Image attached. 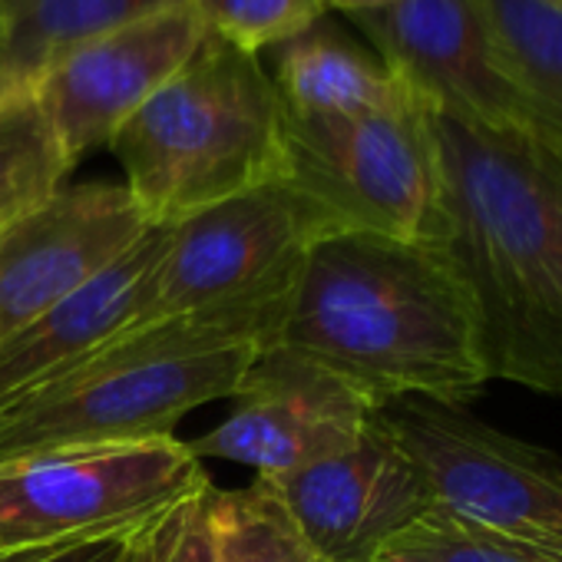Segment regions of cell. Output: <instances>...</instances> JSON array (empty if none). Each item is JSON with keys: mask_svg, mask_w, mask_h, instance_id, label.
Wrapping results in <instances>:
<instances>
[{"mask_svg": "<svg viewBox=\"0 0 562 562\" xmlns=\"http://www.w3.org/2000/svg\"><path fill=\"white\" fill-rule=\"evenodd\" d=\"M281 345L378 407H463L490 384L473 302L447 251L374 232H335L305 261Z\"/></svg>", "mask_w": 562, "mask_h": 562, "instance_id": "cell-1", "label": "cell"}, {"mask_svg": "<svg viewBox=\"0 0 562 562\" xmlns=\"http://www.w3.org/2000/svg\"><path fill=\"white\" fill-rule=\"evenodd\" d=\"M401 4V0H322L325 11H341V14H361V11H378V8H391Z\"/></svg>", "mask_w": 562, "mask_h": 562, "instance_id": "cell-25", "label": "cell"}, {"mask_svg": "<svg viewBox=\"0 0 562 562\" xmlns=\"http://www.w3.org/2000/svg\"><path fill=\"white\" fill-rule=\"evenodd\" d=\"M209 37L248 57L274 50L325 21L322 0H192Z\"/></svg>", "mask_w": 562, "mask_h": 562, "instance_id": "cell-21", "label": "cell"}, {"mask_svg": "<svg viewBox=\"0 0 562 562\" xmlns=\"http://www.w3.org/2000/svg\"><path fill=\"white\" fill-rule=\"evenodd\" d=\"M149 228L123 182L64 186L0 235V338L83 289Z\"/></svg>", "mask_w": 562, "mask_h": 562, "instance_id": "cell-12", "label": "cell"}, {"mask_svg": "<svg viewBox=\"0 0 562 562\" xmlns=\"http://www.w3.org/2000/svg\"><path fill=\"white\" fill-rule=\"evenodd\" d=\"M153 225H176L232 195L285 179L289 110L268 67L228 44L205 47L110 143Z\"/></svg>", "mask_w": 562, "mask_h": 562, "instance_id": "cell-3", "label": "cell"}, {"mask_svg": "<svg viewBox=\"0 0 562 562\" xmlns=\"http://www.w3.org/2000/svg\"><path fill=\"white\" fill-rule=\"evenodd\" d=\"M123 546H126V536L80 539V542L37 549V552L0 555V562H123Z\"/></svg>", "mask_w": 562, "mask_h": 562, "instance_id": "cell-23", "label": "cell"}, {"mask_svg": "<svg viewBox=\"0 0 562 562\" xmlns=\"http://www.w3.org/2000/svg\"><path fill=\"white\" fill-rule=\"evenodd\" d=\"M338 232L404 241L440 238L443 182L427 106L358 116L289 113L285 179Z\"/></svg>", "mask_w": 562, "mask_h": 562, "instance_id": "cell-7", "label": "cell"}, {"mask_svg": "<svg viewBox=\"0 0 562 562\" xmlns=\"http://www.w3.org/2000/svg\"><path fill=\"white\" fill-rule=\"evenodd\" d=\"M552 4H555V8H562V0H552Z\"/></svg>", "mask_w": 562, "mask_h": 562, "instance_id": "cell-27", "label": "cell"}, {"mask_svg": "<svg viewBox=\"0 0 562 562\" xmlns=\"http://www.w3.org/2000/svg\"><path fill=\"white\" fill-rule=\"evenodd\" d=\"M209 526L218 562H328L268 476L232 490L212 483Z\"/></svg>", "mask_w": 562, "mask_h": 562, "instance_id": "cell-19", "label": "cell"}, {"mask_svg": "<svg viewBox=\"0 0 562 562\" xmlns=\"http://www.w3.org/2000/svg\"><path fill=\"white\" fill-rule=\"evenodd\" d=\"M232 401V414L189 440V450L199 460L241 463L255 476H285L348 450L381 411L358 387L285 345L255 355Z\"/></svg>", "mask_w": 562, "mask_h": 562, "instance_id": "cell-9", "label": "cell"}, {"mask_svg": "<svg viewBox=\"0 0 562 562\" xmlns=\"http://www.w3.org/2000/svg\"><path fill=\"white\" fill-rule=\"evenodd\" d=\"M209 490L212 480L130 529L123 562H218L209 526Z\"/></svg>", "mask_w": 562, "mask_h": 562, "instance_id": "cell-22", "label": "cell"}, {"mask_svg": "<svg viewBox=\"0 0 562 562\" xmlns=\"http://www.w3.org/2000/svg\"><path fill=\"white\" fill-rule=\"evenodd\" d=\"M430 113L443 222L437 245L476 312L490 381L562 394V186L529 126Z\"/></svg>", "mask_w": 562, "mask_h": 562, "instance_id": "cell-2", "label": "cell"}, {"mask_svg": "<svg viewBox=\"0 0 562 562\" xmlns=\"http://www.w3.org/2000/svg\"><path fill=\"white\" fill-rule=\"evenodd\" d=\"M374 562H562V555L542 552L450 509L430 506L424 516L404 526L374 555Z\"/></svg>", "mask_w": 562, "mask_h": 562, "instance_id": "cell-20", "label": "cell"}, {"mask_svg": "<svg viewBox=\"0 0 562 562\" xmlns=\"http://www.w3.org/2000/svg\"><path fill=\"white\" fill-rule=\"evenodd\" d=\"M258 351L248 335L189 315L130 328L0 411V460L172 437L182 417L232 397Z\"/></svg>", "mask_w": 562, "mask_h": 562, "instance_id": "cell-4", "label": "cell"}, {"mask_svg": "<svg viewBox=\"0 0 562 562\" xmlns=\"http://www.w3.org/2000/svg\"><path fill=\"white\" fill-rule=\"evenodd\" d=\"M529 136H532V146H536L539 159L546 162V169H549V172L555 176V182L562 186V133H555L552 126L532 120Z\"/></svg>", "mask_w": 562, "mask_h": 562, "instance_id": "cell-24", "label": "cell"}, {"mask_svg": "<svg viewBox=\"0 0 562 562\" xmlns=\"http://www.w3.org/2000/svg\"><path fill=\"white\" fill-rule=\"evenodd\" d=\"M268 77L285 110L299 116H358L417 106L381 57L325 27V21L274 47Z\"/></svg>", "mask_w": 562, "mask_h": 562, "instance_id": "cell-15", "label": "cell"}, {"mask_svg": "<svg viewBox=\"0 0 562 562\" xmlns=\"http://www.w3.org/2000/svg\"><path fill=\"white\" fill-rule=\"evenodd\" d=\"M503 74L532 120L562 133V8L552 0H483Z\"/></svg>", "mask_w": 562, "mask_h": 562, "instance_id": "cell-17", "label": "cell"}, {"mask_svg": "<svg viewBox=\"0 0 562 562\" xmlns=\"http://www.w3.org/2000/svg\"><path fill=\"white\" fill-rule=\"evenodd\" d=\"M34 87L37 83H24V80L0 70V106H4L8 100H14V97H21V93H27V90H34Z\"/></svg>", "mask_w": 562, "mask_h": 562, "instance_id": "cell-26", "label": "cell"}, {"mask_svg": "<svg viewBox=\"0 0 562 562\" xmlns=\"http://www.w3.org/2000/svg\"><path fill=\"white\" fill-rule=\"evenodd\" d=\"M335 232V222L289 182L192 212L169 232L156 299L136 328L189 315L261 348L281 345L308 251Z\"/></svg>", "mask_w": 562, "mask_h": 562, "instance_id": "cell-5", "label": "cell"}, {"mask_svg": "<svg viewBox=\"0 0 562 562\" xmlns=\"http://www.w3.org/2000/svg\"><path fill=\"white\" fill-rule=\"evenodd\" d=\"M268 480L328 562H374L404 526L434 506L417 463L381 414L348 450Z\"/></svg>", "mask_w": 562, "mask_h": 562, "instance_id": "cell-13", "label": "cell"}, {"mask_svg": "<svg viewBox=\"0 0 562 562\" xmlns=\"http://www.w3.org/2000/svg\"><path fill=\"white\" fill-rule=\"evenodd\" d=\"M205 480L202 460L176 437L0 460V555L126 536Z\"/></svg>", "mask_w": 562, "mask_h": 562, "instance_id": "cell-6", "label": "cell"}, {"mask_svg": "<svg viewBox=\"0 0 562 562\" xmlns=\"http://www.w3.org/2000/svg\"><path fill=\"white\" fill-rule=\"evenodd\" d=\"M351 21L420 106L486 130L532 123L499 67L483 0H401Z\"/></svg>", "mask_w": 562, "mask_h": 562, "instance_id": "cell-10", "label": "cell"}, {"mask_svg": "<svg viewBox=\"0 0 562 562\" xmlns=\"http://www.w3.org/2000/svg\"><path fill=\"white\" fill-rule=\"evenodd\" d=\"M192 4L149 14L57 57L37 80V100L77 166L136 116L205 47Z\"/></svg>", "mask_w": 562, "mask_h": 562, "instance_id": "cell-11", "label": "cell"}, {"mask_svg": "<svg viewBox=\"0 0 562 562\" xmlns=\"http://www.w3.org/2000/svg\"><path fill=\"white\" fill-rule=\"evenodd\" d=\"M74 162L47 120L37 87L0 106V235L50 202Z\"/></svg>", "mask_w": 562, "mask_h": 562, "instance_id": "cell-18", "label": "cell"}, {"mask_svg": "<svg viewBox=\"0 0 562 562\" xmlns=\"http://www.w3.org/2000/svg\"><path fill=\"white\" fill-rule=\"evenodd\" d=\"M417 463L434 506L562 555V463L463 407L394 401L378 411Z\"/></svg>", "mask_w": 562, "mask_h": 562, "instance_id": "cell-8", "label": "cell"}, {"mask_svg": "<svg viewBox=\"0 0 562 562\" xmlns=\"http://www.w3.org/2000/svg\"><path fill=\"white\" fill-rule=\"evenodd\" d=\"M172 225H153L83 289L0 338V411L67 374L143 322L156 299Z\"/></svg>", "mask_w": 562, "mask_h": 562, "instance_id": "cell-14", "label": "cell"}, {"mask_svg": "<svg viewBox=\"0 0 562 562\" xmlns=\"http://www.w3.org/2000/svg\"><path fill=\"white\" fill-rule=\"evenodd\" d=\"M192 0H0V70L37 83L74 47Z\"/></svg>", "mask_w": 562, "mask_h": 562, "instance_id": "cell-16", "label": "cell"}]
</instances>
